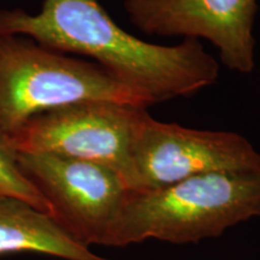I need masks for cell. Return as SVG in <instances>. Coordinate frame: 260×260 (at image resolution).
<instances>
[{"label":"cell","instance_id":"obj_4","mask_svg":"<svg viewBox=\"0 0 260 260\" xmlns=\"http://www.w3.org/2000/svg\"><path fill=\"white\" fill-rule=\"evenodd\" d=\"M146 113L145 107L113 102L76 103L32 117L3 139L15 153H50L103 165L126 186L133 142Z\"/></svg>","mask_w":260,"mask_h":260},{"label":"cell","instance_id":"obj_6","mask_svg":"<svg viewBox=\"0 0 260 260\" xmlns=\"http://www.w3.org/2000/svg\"><path fill=\"white\" fill-rule=\"evenodd\" d=\"M260 167V153L242 135L184 128L146 113L130 152L132 191L164 188L198 175Z\"/></svg>","mask_w":260,"mask_h":260},{"label":"cell","instance_id":"obj_2","mask_svg":"<svg viewBox=\"0 0 260 260\" xmlns=\"http://www.w3.org/2000/svg\"><path fill=\"white\" fill-rule=\"evenodd\" d=\"M255 217H260V167L210 172L159 189L129 190L109 246L151 239L195 243Z\"/></svg>","mask_w":260,"mask_h":260},{"label":"cell","instance_id":"obj_7","mask_svg":"<svg viewBox=\"0 0 260 260\" xmlns=\"http://www.w3.org/2000/svg\"><path fill=\"white\" fill-rule=\"evenodd\" d=\"M123 5L146 34L206 39L228 69L241 74L254 69L256 0H124Z\"/></svg>","mask_w":260,"mask_h":260},{"label":"cell","instance_id":"obj_3","mask_svg":"<svg viewBox=\"0 0 260 260\" xmlns=\"http://www.w3.org/2000/svg\"><path fill=\"white\" fill-rule=\"evenodd\" d=\"M82 102L152 105L95 61L0 34V136L12 134L32 117Z\"/></svg>","mask_w":260,"mask_h":260},{"label":"cell","instance_id":"obj_1","mask_svg":"<svg viewBox=\"0 0 260 260\" xmlns=\"http://www.w3.org/2000/svg\"><path fill=\"white\" fill-rule=\"evenodd\" d=\"M0 34L27 37L63 53L90 57L153 104L189 96L217 82L219 65L195 39L176 46L140 40L98 0H44L40 12L0 10Z\"/></svg>","mask_w":260,"mask_h":260},{"label":"cell","instance_id":"obj_8","mask_svg":"<svg viewBox=\"0 0 260 260\" xmlns=\"http://www.w3.org/2000/svg\"><path fill=\"white\" fill-rule=\"evenodd\" d=\"M32 252L64 260H111L77 242L48 213L0 197V254Z\"/></svg>","mask_w":260,"mask_h":260},{"label":"cell","instance_id":"obj_9","mask_svg":"<svg viewBox=\"0 0 260 260\" xmlns=\"http://www.w3.org/2000/svg\"><path fill=\"white\" fill-rule=\"evenodd\" d=\"M0 197L16 198L50 214L47 201L19 169L16 153L8 147L3 136H0Z\"/></svg>","mask_w":260,"mask_h":260},{"label":"cell","instance_id":"obj_5","mask_svg":"<svg viewBox=\"0 0 260 260\" xmlns=\"http://www.w3.org/2000/svg\"><path fill=\"white\" fill-rule=\"evenodd\" d=\"M47 201L50 216L81 245L109 246L129 189L111 169L50 153H16Z\"/></svg>","mask_w":260,"mask_h":260}]
</instances>
